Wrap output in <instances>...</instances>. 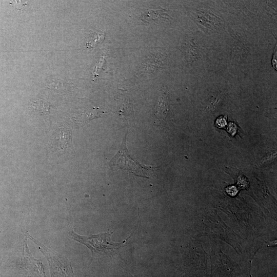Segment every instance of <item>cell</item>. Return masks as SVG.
Masks as SVG:
<instances>
[{
  "label": "cell",
  "mask_w": 277,
  "mask_h": 277,
  "mask_svg": "<svg viewBox=\"0 0 277 277\" xmlns=\"http://www.w3.org/2000/svg\"><path fill=\"white\" fill-rule=\"evenodd\" d=\"M168 101L166 96L162 94L159 98L155 109V115L160 119L166 117L168 111Z\"/></svg>",
  "instance_id": "cell-4"
},
{
  "label": "cell",
  "mask_w": 277,
  "mask_h": 277,
  "mask_svg": "<svg viewBox=\"0 0 277 277\" xmlns=\"http://www.w3.org/2000/svg\"><path fill=\"white\" fill-rule=\"evenodd\" d=\"M226 191L229 195L234 196L236 194L238 190L235 186H231L227 188Z\"/></svg>",
  "instance_id": "cell-8"
},
{
  "label": "cell",
  "mask_w": 277,
  "mask_h": 277,
  "mask_svg": "<svg viewBox=\"0 0 277 277\" xmlns=\"http://www.w3.org/2000/svg\"><path fill=\"white\" fill-rule=\"evenodd\" d=\"M113 232L109 230L107 232L100 233L97 234H91L83 236L76 233L73 228L69 231V234L74 240L85 245L93 254H101L102 253L114 252L121 248L131 237L133 232L126 240L121 243H114L111 241V236Z\"/></svg>",
  "instance_id": "cell-1"
},
{
  "label": "cell",
  "mask_w": 277,
  "mask_h": 277,
  "mask_svg": "<svg viewBox=\"0 0 277 277\" xmlns=\"http://www.w3.org/2000/svg\"><path fill=\"white\" fill-rule=\"evenodd\" d=\"M126 138L127 134L123 138L119 151L110 161V167L125 170L135 175L148 177V175L153 167L142 165L129 156L126 147Z\"/></svg>",
  "instance_id": "cell-2"
},
{
  "label": "cell",
  "mask_w": 277,
  "mask_h": 277,
  "mask_svg": "<svg viewBox=\"0 0 277 277\" xmlns=\"http://www.w3.org/2000/svg\"><path fill=\"white\" fill-rule=\"evenodd\" d=\"M226 117L224 116H221L216 119L215 121V125L217 127L221 128L226 125Z\"/></svg>",
  "instance_id": "cell-6"
},
{
  "label": "cell",
  "mask_w": 277,
  "mask_h": 277,
  "mask_svg": "<svg viewBox=\"0 0 277 277\" xmlns=\"http://www.w3.org/2000/svg\"><path fill=\"white\" fill-rule=\"evenodd\" d=\"M129 277H136V276H133V275H131H131L130 274V275H129Z\"/></svg>",
  "instance_id": "cell-9"
},
{
  "label": "cell",
  "mask_w": 277,
  "mask_h": 277,
  "mask_svg": "<svg viewBox=\"0 0 277 277\" xmlns=\"http://www.w3.org/2000/svg\"><path fill=\"white\" fill-rule=\"evenodd\" d=\"M236 129L237 128L236 125L233 123H230L229 124L227 127V131L229 133L233 135L235 134L236 131Z\"/></svg>",
  "instance_id": "cell-7"
},
{
  "label": "cell",
  "mask_w": 277,
  "mask_h": 277,
  "mask_svg": "<svg viewBox=\"0 0 277 277\" xmlns=\"http://www.w3.org/2000/svg\"><path fill=\"white\" fill-rule=\"evenodd\" d=\"M52 277H74L72 269L66 263H57L48 258Z\"/></svg>",
  "instance_id": "cell-3"
},
{
  "label": "cell",
  "mask_w": 277,
  "mask_h": 277,
  "mask_svg": "<svg viewBox=\"0 0 277 277\" xmlns=\"http://www.w3.org/2000/svg\"><path fill=\"white\" fill-rule=\"evenodd\" d=\"M34 110L39 115L47 114L50 109L49 104L43 100H37L31 103Z\"/></svg>",
  "instance_id": "cell-5"
}]
</instances>
